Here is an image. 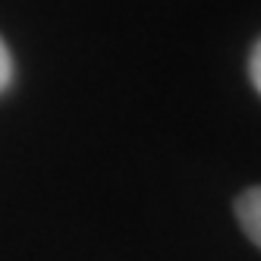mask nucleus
<instances>
[{
  "label": "nucleus",
  "instance_id": "2",
  "mask_svg": "<svg viewBox=\"0 0 261 261\" xmlns=\"http://www.w3.org/2000/svg\"><path fill=\"white\" fill-rule=\"evenodd\" d=\"M249 76H252L255 91L261 95V38L255 41V47H252V54H249Z\"/></svg>",
  "mask_w": 261,
  "mask_h": 261
},
{
  "label": "nucleus",
  "instance_id": "1",
  "mask_svg": "<svg viewBox=\"0 0 261 261\" xmlns=\"http://www.w3.org/2000/svg\"><path fill=\"white\" fill-rule=\"evenodd\" d=\"M236 220L242 233L261 249V186H252L236 198Z\"/></svg>",
  "mask_w": 261,
  "mask_h": 261
},
{
  "label": "nucleus",
  "instance_id": "3",
  "mask_svg": "<svg viewBox=\"0 0 261 261\" xmlns=\"http://www.w3.org/2000/svg\"><path fill=\"white\" fill-rule=\"evenodd\" d=\"M10 76H13V60H10V50H7L4 38H0V91L10 85Z\"/></svg>",
  "mask_w": 261,
  "mask_h": 261
}]
</instances>
